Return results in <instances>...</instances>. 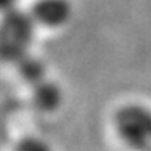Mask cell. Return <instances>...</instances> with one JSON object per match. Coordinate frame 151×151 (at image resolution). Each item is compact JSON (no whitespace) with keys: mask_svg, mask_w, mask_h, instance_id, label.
I'll return each instance as SVG.
<instances>
[{"mask_svg":"<svg viewBox=\"0 0 151 151\" xmlns=\"http://www.w3.org/2000/svg\"><path fill=\"white\" fill-rule=\"evenodd\" d=\"M32 15H24L20 12H12L4 22V50L9 45L14 49V54H20V50L29 45L32 37Z\"/></svg>","mask_w":151,"mask_h":151,"instance_id":"cell-2","label":"cell"},{"mask_svg":"<svg viewBox=\"0 0 151 151\" xmlns=\"http://www.w3.org/2000/svg\"><path fill=\"white\" fill-rule=\"evenodd\" d=\"M14 151H52L47 141L35 136H25L15 145Z\"/></svg>","mask_w":151,"mask_h":151,"instance_id":"cell-5","label":"cell"},{"mask_svg":"<svg viewBox=\"0 0 151 151\" xmlns=\"http://www.w3.org/2000/svg\"><path fill=\"white\" fill-rule=\"evenodd\" d=\"M69 0H37L32 7L34 20L45 27H60L70 19Z\"/></svg>","mask_w":151,"mask_h":151,"instance_id":"cell-3","label":"cell"},{"mask_svg":"<svg viewBox=\"0 0 151 151\" xmlns=\"http://www.w3.org/2000/svg\"><path fill=\"white\" fill-rule=\"evenodd\" d=\"M2 4H4V9H7L10 4H14V0H2Z\"/></svg>","mask_w":151,"mask_h":151,"instance_id":"cell-6","label":"cell"},{"mask_svg":"<svg viewBox=\"0 0 151 151\" xmlns=\"http://www.w3.org/2000/svg\"><path fill=\"white\" fill-rule=\"evenodd\" d=\"M114 128L134 151H151V109L141 104H126L114 114Z\"/></svg>","mask_w":151,"mask_h":151,"instance_id":"cell-1","label":"cell"},{"mask_svg":"<svg viewBox=\"0 0 151 151\" xmlns=\"http://www.w3.org/2000/svg\"><path fill=\"white\" fill-rule=\"evenodd\" d=\"M60 99H62V94L55 82L40 81L35 84L34 101L37 104V108L44 109V111H52L60 104Z\"/></svg>","mask_w":151,"mask_h":151,"instance_id":"cell-4","label":"cell"}]
</instances>
